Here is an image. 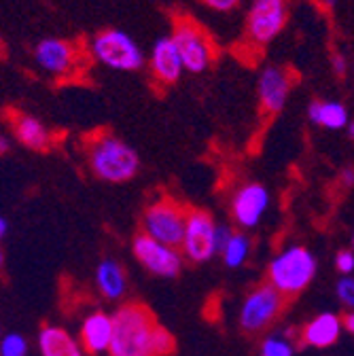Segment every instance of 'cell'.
<instances>
[{"mask_svg":"<svg viewBox=\"0 0 354 356\" xmlns=\"http://www.w3.org/2000/svg\"><path fill=\"white\" fill-rule=\"evenodd\" d=\"M170 36L181 51L185 72L200 74L212 64V60H214L212 42L198 24H193L189 19H179L174 24V30Z\"/></svg>","mask_w":354,"mask_h":356,"instance_id":"obj_8","label":"cell"},{"mask_svg":"<svg viewBox=\"0 0 354 356\" xmlns=\"http://www.w3.org/2000/svg\"><path fill=\"white\" fill-rule=\"evenodd\" d=\"M307 117L312 123L327 129H341L350 123L348 108L337 100H314L307 106Z\"/></svg>","mask_w":354,"mask_h":356,"instance_id":"obj_17","label":"cell"},{"mask_svg":"<svg viewBox=\"0 0 354 356\" xmlns=\"http://www.w3.org/2000/svg\"><path fill=\"white\" fill-rule=\"evenodd\" d=\"M339 318L333 314H321L303 329V341L316 348H327L339 337Z\"/></svg>","mask_w":354,"mask_h":356,"instance_id":"obj_19","label":"cell"},{"mask_svg":"<svg viewBox=\"0 0 354 356\" xmlns=\"http://www.w3.org/2000/svg\"><path fill=\"white\" fill-rule=\"evenodd\" d=\"M90 54L98 64L117 72H136L147 62L140 44L119 28L100 30L90 42Z\"/></svg>","mask_w":354,"mask_h":356,"instance_id":"obj_3","label":"cell"},{"mask_svg":"<svg viewBox=\"0 0 354 356\" xmlns=\"http://www.w3.org/2000/svg\"><path fill=\"white\" fill-rule=\"evenodd\" d=\"M131 248H134L136 259L143 263V267H147L149 272H153L157 276H166V278L179 276L181 267H183V259L179 252H176V248L161 244L159 240H155L147 234L136 236Z\"/></svg>","mask_w":354,"mask_h":356,"instance_id":"obj_10","label":"cell"},{"mask_svg":"<svg viewBox=\"0 0 354 356\" xmlns=\"http://www.w3.org/2000/svg\"><path fill=\"white\" fill-rule=\"evenodd\" d=\"M232 238H234V232L230 227H216V250L225 252Z\"/></svg>","mask_w":354,"mask_h":356,"instance_id":"obj_27","label":"cell"},{"mask_svg":"<svg viewBox=\"0 0 354 356\" xmlns=\"http://www.w3.org/2000/svg\"><path fill=\"white\" fill-rule=\"evenodd\" d=\"M352 70H354V68H352Z\"/></svg>","mask_w":354,"mask_h":356,"instance_id":"obj_35","label":"cell"},{"mask_svg":"<svg viewBox=\"0 0 354 356\" xmlns=\"http://www.w3.org/2000/svg\"><path fill=\"white\" fill-rule=\"evenodd\" d=\"M7 234V218L0 220V236H5Z\"/></svg>","mask_w":354,"mask_h":356,"instance_id":"obj_32","label":"cell"},{"mask_svg":"<svg viewBox=\"0 0 354 356\" xmlns=\"http://www.w3.org/2000/svg\"><path fill=\"white\" fill-rule=\"evenodd\" d=\"M87 163L104 183H127L140 168L138 153L115 134H98L87 145Z\"/></svg>","mask_w":354,"mask_h":356,"instance_id":"obj_2","label":"cell"},{"mask_svg":"<svg viewBox=\"0 0 354 356\" xmlns=\"http://www.w3.org/2000/svg\"><path fill=\"white\" fill-rule=\"evenodd\" d=\"M115 335V323L113 316L104 314V312H94L85 318L81 329V343L87 354H98L111 348Z\"/></svg>","mask_w":354,"mask_h":356,"instance_id":"obj_16","label":"cell"},{"mask_svg":"<svg viewBox=\"0 0 354 356\" xmlns=\"http://www.w3.org/2000/svg\"><path fill=\"white\" fill-rule=\"evenodd\" d=\"M11 131L19 145H24L26 149L38 151V153H45L51 147V131L45 127L40 119H36L34 115L28 113H13L11 121Z\"/></svg>","mask_w":354,"mask_h":356,"instance_id":"obj_15","label":"cell"},{"mask_svg":"<svg viewBox=\"0 0 354 356\" xmlns=\"http://www.w3.org/2000/svg\"><path fill=\"white\" fill-rule=\"evenodd\" d=\"M337 295L346 305H354V280L352 278H344L337 284Z\"/></svg>","mask_w":354,"mask_h":356,"instance_id":"obj_24","label":"cell"},{"mask_svg":"<svg viewBox=\"0 0 354 356\" xmlns=\"http://www.w3.org/2000/svg\"><path fill=\"white\" fill-rule=\"evenodd\" d=\"M0 354L3 356H26L28 354V346L26 339L17 333H11L3 339V346H0Z\"/></svg>","mask_w":354,"mask_h":356,"instance_id":"obj_22","label":"cell"},{"mask_svg":"<svg viewBox=\"0 0 354 356\" xmlns=\"http://www.w3.org/2000/svg\"><path fill=\"white\" fill-rule=\"evenodd\" d=\"M263 356H293V348L284 339L270 337L263 343Z\"/></svg>","mask_w":354,"mask_h":356,"instance_id":"obj_23","label":"cell"},{"mask_svg":"<svg viewBox=\"0 0 354 356\" xmlns=\"http://www.w3.org/2000/svg\"><path fill=\"white\" fill-rule=\"evenodd\" d=\"M316 261L303 246H293L284 250L278 259L270 263L268 278L284 297L299 295L314 278Z\"/></svg>","mask_w":354,"mask_h":356,"instance_id":"obj_5","label":"cell"},{"mask_svg":"<svg viewBox=\"0 0 354 356\" xmlns=\"http://www.w3.org/2000/svg\"><path fill=\"white\" fill-rule=\"evenodd\" d=\"M36 66L51 76H68L79 68L81 51L66 38H42L32 51Z\"/></svg>","mask_w":354,"mask_h":356,"instance_id":"obj_9","label":"cell"},{"mask_svg":"<svg viewBox=\"0 0 354 356\" xmlns=\"http://www.w3.org/2000/svg\"><path fill=\"white\" fill-rule=\"evenodd\" d=\"M202 3L212 9V11H220V13H227V11H234L238 5H240V0H202Z\"/></svg>","mask_w":354,"mask_h":356,"instance_id":"obj_25","label":"cell"},{"mask_svg":"<svg viewBox=\"0 0 354 356\" xmlns=\"http://www.w3.org/2000/svg\"><path fill=\"white\" fill-rule=\"evenodd\" d=\"M287 307V297L274 284L257 286L244 301L240 325L246 333H259L268 329Z\"/></svg>","mask_w":354,"mask_h":356,"instance_id":"obj_7","label":"cell"},{"mask_svg":"<svg viewBox=\"0 0 354 356\" xmlns=\"http://www.w3.org/2000/svg\"><path fill=\"white\" fill-rule=\"evenodd\" d=\"M335 265H337V270H339V272H344V274L352 272V270H354V254H352V252H348V250H341V252L337 254Z\"/></svg>","mask_w":354,"mask_h":356,"instance_id":"obj_26","label":"cell"},{"mask_svg":"<svg viewBox=\"0 0 354 356\" xmlns=\"http://www.w3.org/2000/svg\"><path fill=\"white\" fill-rule=\"evenodd\" d=\"M331 66H333V72H335L337 76H344V74L348 72V60H346V56L339 54V51H335V54L331 56Z\"/></svg>","mask_w":354,"mask_h":356,"instance_id":"obj_28","label":"cell"},{"mask_svg":"<svg viewBox=\"0 0 354 356\" xmlns=\"http://www.w3.org/2000/svg\"><path fill=\"white\" fill-rule=\"evenodd\" d=\"M289 22V7L287 0H252L248 11H246V38L257 44V47H265L272 40L280 36Z\"/></svg>","mask_w":354,"mask_h":356,"instance_id":"obj_6","label":"cell"},{"mask_svg":"<svg viewBox=\"0 0 354 356\" xmlns=\"http://www.w3.org/2000/svg\"><path fill=\"white\" fill-rule=\"evenodd\" d=\"M189 208L168 195L147 206L143 214V234L168 244L172 248H183L187 234Z\"/></svg>","mask_w":354,"mask_h":356,"instance_id":"obj_4","label":"cell"},{"mask_svg":"<svg viewBox=\"0 0 354 356\" xmlns=\"http://www.w3.org/2000/svg\"><path fill=\"white\" fill-rule=\"evenodd\" d=\"M0 151H3V153H7V151H9V140H7V136L0 138Z\"/></svg>","mask_w":354,"mask_h":356,"instance_id":"obj_31","label":"cell"},{"mask_svg":"<svg viewBox=\"0 0 354 356\" xmlns=\"http://www.w3.org/2000/svg\"><path fill=\"white\" fill-rule=\"evenodd\" d=\"M270 204V193L259 183H248L240 187L232 200V214L242 227H252Z\"/></svg>","mask_w":354,"mask_h":356,"instance_id":"obj_14","label":"cell"},{"mask_svg":"<svg viewBox=\"0 0 354 356\" xmlns=\"http://www.w3.org/2000/svg\"><path fill=\"white\" fill-rule=\"evenodd\" d=\"M321 5H325V7H335L337 5V0H319Z\"/></svg>","mask_w":354,"mask_h":356,"instance_id":"obj_33","label":"cell"},{"mask_svg":"<svg viewBox=\"0 0 354 356\" xmlns=\"http://www.w3.org/2000/svg\"><path fill=\"white\" fill-rule=\"evenodd\" d=\"M98 289L106 299H119L125 293V272L117 261H102L96 272Z\"/></svg>","mask_w":354,"mask_h":356,"instance_id":"obj_20","label":"cell"},{"mask_svg":"<svg viewBox=\"0 0 354 356\" xmlns=\"http://www.w3.org/2000/svg\"><path fill=\"white\" fill-rule=\"evenodd\" d=\"M42 356H81L74 339L60 327H42L38 335Z\"/></svg>","mask_w":354,"mask_h":356,"instance_id":"obj_18","label":"cell"},{"mask_svg":"<svg viewBox=\"0 0 354 356\" xmlns=\"http://www.w3.org/2000/svg\"><path fill=\"white\" fill-rule=\"evenodd\" d=\"M344 327H346V331L354 333V312H350V314L344 316Z\"/></svg>","mask_w":354,"mask_h":356,"instance_id":"obj_30","label":"cell"},{"mask_svg":"<svg viewBox=\"0 0 354 356\" xmlns=\"http://www.w3.org/2000/svg\"><path fill=\"white\" fill-rule=\"evenodd\" d=\"M185 254L195 261H208L216 250V227L210 212L200 208H189L187 216V234H185Z\"/></svg>","mask_w":354,"mask_h":356,"instance_id":"obj_11","label":"cell"},{"mask_svg":"<svg viewBox=\"0 0 354 356\" xmlns=\"http://www.w3.org/2000/svg\"><path fill=\"white\" fill-rule=\"evenodd\" d=\"M341 178H344V183H346L348 187L354 185V168H346L344 174H341Z\"/></svg>","mask_w":354,"mask_h":356,"instance_id":"obj_29","label":"cell"},{"mask_svg":"<svg viewBox=\"0 0 354 356\" xmlns=\"http://www.w3.org/2000/svg\"><path fill=\"white\" fill-rule=\"evenodd\" d=\"M149 66H151V74L161 85L179 83V79L185 72V64H183L181 51L176 47V42L172 40V36H161L153 42Z\"/></svg>","mask_w":354,"mask_h":356,"instance_id":"obj_13","label":"cell"},{"mask_svg":"<svg viewBox=\"0 0 354 356\" xmlns=\"http://www.w3.org/2000/svg\"><path fill=\"white\" fill-rule=\"evenodd\" d=\"M225 263L230 267H238L244 263L246 254H248V238L242 234H234V238L230 240L227 248H225Z\"/></svg>","mask_w":354,"mask_h":356,"instance_id":"obj_21","label":"cell"},{"mask_svg":"<svg viewBox=\"0 0 354 356\" xmlns=\"http://www.w3.org/2000/svg\"><path fill=\"white\" fill-rule=\"evenodd\" d=\"M111 356H170L176 352L174 335L159 325L149 305L131 301L121 305L115 316Z\"/></svg>","mask_w":354,"mask_h":356,"instance_id":"obj_1","label":"cell"},{"mask_svg":"<svg viewBox=\"0 0 354 356\" xmlns=\"http://www.w3.org/2000/svg\"><path fill=\"white\" fill-rule=\"evenodd\" d=\"M291 87H293V81L287 68L274 66V64L265 66L257 79V94H259L261 108L268 115H278L289 100Z\"/></svg>","mask_w":354,"mask_h":356,"instance_id":"obj_12","label":"cell"},{"mask_svg":"<svg viewBox=\"0 0 354 356\" xmlns=\"http://www.w3.org/2000/svg\"><path fill=\"white\" fill-rule=\"evenodd\" d=\"M348 136H350V138H354V121H350V123H348Z\"/></svg>","mask_w":354,"mask_h":356,"instance_id":"obj_34","label":"cell"}]
</instances>
